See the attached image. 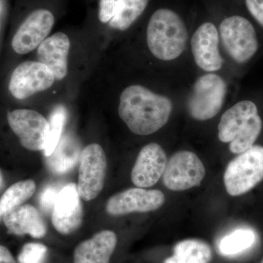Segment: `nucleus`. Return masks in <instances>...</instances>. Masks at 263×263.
<instances>
[{
    "instance_id": "nucleus-1",
    "label": "nucleus",
    "mask_w": 263,
    "mask_h": 263,
    "mask_svg": "<svg viewBox=\"0 0 263 263\" xmlns=\"http://www.w3.org/2000/svg\"><path fill=\"white\" fill-rule=\"evenodd\" d=\"M172 111L173 103L167 97L141 85L127 86L119 98V117L129 130L138 136L160 130L168 122Z\"/></svg>"
},
{
    "instance_id": "nucleus-2",
    "label": "nucleus",
    "mask_w": 263,
    "mask_h": 263,
    "mask_svg": "<svg viewBox=\"0 0 263 263\" xmlns=\"http://www.w3.org/2000/svg\"><path fill=\"white\" fill-rule=\"evenodd\" d=\"M187 27L175 10L162 8L152 15L146 30V43L151 53L162 62L177 60L186 48Z\"/></svg>"
},
{
    "instance_id": "nucleus-3",
    "label": "nucleus",
    "mask_w": 263,
    "mask_h": 263,
    "mask_svg": "<svg viewBox=\"0 0 263 263\" xmlns=\"http://www.w3.org/2000/svg\"><path fill=\"white\" fill-rule=\"evenodd\" d=\"M220 43L232 62L248 65L262 48V39L254 24L241 15H232L221 21L219 29Z\"/></svg>"
},
{
    "instance_id": "nucleus-4",
    "label": "nucleus",
    "mask_w": 263,
    "mask_h": 263,
    "mask_svg": "<svg viewBox=\"0 0 263 263\" xmlns=\"http://www.w3.org/2000/svg\"><path fill=\"white\" fill-rule=\"evenodd\" d=\"M263 180V146L255 145L239 154L227 166L224 183L230 196L245 195Z\"/></svg>"
},
{
    "instance_id": "nucleus-5",
    "label": "nucleus",
    "mask_w": 263,
    "mask_h": 263,
    "mask_svg": "<svg viewBox=\"0 0 263 263\" xmlns=\"http://www.w3.org/2000/svg\"><path fill=\"white\" fill-rule=\"evenodd\" d=\"M228 91L226 81L215 72L200 76L189 96V114L195 120L201 122L213 119L222 108Z\"/></svg>"
},
{
    "instance_id": "nucleus-6",
    "label": "nucleus",
    "mask_w": 263,
    "mask_h": 263,
    "mask_svg": "<svg viewBox=\"0 0 263 263\" xmlns=\"http://www.w3.org/2000/svg\"><path fill=\"white\" fill-rule=\"evenodd\" d=\"M205 176V166L197 155L180 151L167 161L162 181L170 190L184 191L200 186Z\"/></svg>"
},
{
    "instance_id": "nucleus-7",
    "label": "nucleus",
    "mask_w": 263,
    "mask_h": 263,
    "mask_svg": "<svg viewBox=\"0 0 263 263\" xmlns=\"http://www.w3.org/2000/svg\"><path fill=\"white\" fill-rule=\"evenodd\" d=\"M106 170V156L101 146L92 143L85 147L81 152L77 185L83 200L89 201L100 195L105 183Z\"/></svg>"
},
{
    "instance_id": "nucleus-8",
    "label": "nucleus",
    "mask_w": 263,
    "mask_h": 263,
    "mask_svg": "<svg viewBox=\"0 0 263 263\" xmlns=\"http://www.w3.org/2000/svg\"><path fill=\"white\" fill-rule=\"evenodd\" d=\"M8 122L22 146L29 151H44L49 136V122L35 110L18 109L8 114Z\"/></svg>"
},
{
    "instance_id": "nucleus-9",
    "label": "nucleus",
    "mask_w": 263,
    "mask_h": 263,
    "mask_svg": "<svg viewBox=\"0 0 263 263\" xmlns=\"http://www.w3.org/2000/svg\"><path fill=\"white\" fill-rule=\"evenodd\" d=\"M55 77L52 71L39 62H22L12 73L9 91L15 99L24 100L53 86Z\"/></svg>"
},
{
    "instance_id": "nucleus-10",
    "label": "nucleus",
    "mask_w": 263,
    "mask_h": 263,
    "mask_svg": "<svg viewBox=\"0 0 263 263\" xmlns=\"http://www.w3.org/2000/svg\"><path fill=\"white\" fill-rule=\"evenodd\" d=\"M219 30L212 22H205L197 27L190 41L194 61L206 72H215L222 67Z\"/></svg>"
},
{
    "instance_id": "nucleus-11",
    "label": "nucleus",
    "mask_w": 263,
    "mask_h": 263,
    "mask_svg": "<svg viewBox=\"0 0 263 263\" xmlns=\"http://www.w3.org/2000/svg\"><path fill=\"white\" fill-rule=\"evenodd\" d=\"M164 202L165 197L160 190L132 188L110 197L106 211L112 216L154 212L162 207Z\"/></svg>"
},
{
    "instance_id": "nucleus-12",
    "label": "nucleus",
    "mask_w": 263,
    "mask_h": 263,
    "mask_svg": "<svg viewBox=\"0 0 263 263\" xmlns=\"http://www.w3.org/2000/svg\"><path fill=\"white\" fill-rule=\"evenodd\" d=\"M53 13L46 9L34 10L19 27L12 41V48L18 54H27L39 47L54 24Z\"/></svg>"
},
{
    "instance_id": "nucleus-13",
    "label": "nucleus",
    "mask_w": 263,
    "mask_h": 263,
    "mask_svg": "<svg viewBox=\"0 0 263 263\" xmlns=\"http://www.w3.org/2000/svg\"><path fill=\"white\" fill-rule=\"evenodd\" d=\"M77 185L68 183L60 190L52 210V222L55 229L62 235L74 233L81 226L82 205Z\"/></svg>"
},
{
    "instance_id": "nucleus-14",
    "label": "nucleus",
    "mask_w": 263,
    "mask_h": 263,
    "mask_svg": "<svg viewBox=\"0 0 263 263\" xmlns=\"http://www.w3.org/2000/svg\"><path fill=\"white\" fill-rule=\"evenodd\" d=\"M167 162V155L162 147L158 143H148L138 154L132 171V181L138 187L155 186L163 176Z\"/></svg>"
},
{
    "instance_id": "nucleus-15",
    "label": "nucleus",
    "mask_w": 263,
    "mask_h": 263,
    "mask_svg": "<svg viewBox=\"0 0 263 263\" xmlns=\"http://www.w3.org/2000/svg\"><path fill=\"white\" fill-rule=\"evenodd\" d=\"M70 41L63 32H57L46 38L37 48V62L48 67L56 80L65 79L68 71Z\"/></svg>"
},
{
    "instance_id": "nucleus-16",
    "label": "nucleus",
    "mask_w": 263,
    "mask_h": 263,
    "mask_svg": "<svg viewBox=\"0 0 263 263\" xmlns=\"http://www.w3.org/2000/svg\"><path fill=\"white\" fill-rule=\"evenodd\" d=\"M258 114V105L252 99H243L235 103L221 116L218 125L219 141L224 143L233 141L249 121Z\"/></svg>"
},
{
    "instance_id": "nucleus-17",
    "label": "nucleus",
    "mask_w": 263,
    "mask_h": 263,
    "mask_svg": "<svg viewBox=\"0 0 263 263\" xmlns=\"http://www.w3.org/2000/svg\"><path fill=\"white\" fill-rule=\"evenodd\" d=\"M117 245V236L113 231L99 232L77 246L73 263H109Z\"/></svg>"
},
{
    "instance_id": "nucleus-18",
    "label": "nucleus",
    "mask_w": 263,
    "mask_h": 263,
    "mask_svg": "<svg viewBox=\"0 0 263 263\" xmlns=\"http://www.w3.org/2000/svg\"><path fill=\"white\" fill-rule=\"evenodd\" d=\"M8 233L15 235H29L42 238L47 228L37 209L32 205H22L8 213L3 219Z\"/></svg>"
},
{
    "instance_id": "nucleus-19",
    "label": "nucleus",
    "mask_w": 263,
    "mask_h": 263,
    "mask_svg": "<svg viewBox=\"0 0 263 263\" xmlns=\"http://www.w3.org/2000/svg\"><path fill=\"white\" fill-rule=\"evenodd\" d=\"M81 144L71 133L63 135L51 155L46 157V164L53 174L62 175L71 171L80 161Z\"/></svg>"
},
{
    "instance_id": "nucleus-20",
    "label": "nucleus",
    "mask_w": 263,
    "mask_h": 263,
    "mask_svg": "<svg viewBox=\"0 0 263 263\" xmlns=\"http://www.w3.org/2000/svg\"><path fill=\"white\" fill-rule=\"evenodd\" d=\"M36 184L32 180H25L13 183L0 198V222L5 215L20 206L32 196Z\"/></svg>"
},
{
    "instance_id": "nucleus-21",
    "label": "nucleus",
    "mask_w": 263,
    "mask_h": 263,
    "mask_svg": "<svg viewBox=\"0 0 263 263\" xmlns=\"http://www.w3.org/2000/svg\"><path fill=\"white\" fill-rule=\"evenodd\" d=\"M174 255L183 263H209L212 259V250L202 240H183L175 246Z\"/></svg>"
},
{
    "instance_id": "nucleus-22",
    "label": "nucleus",
    "mask_w": 263,
    "mask_h": 263,
    "mask_svg": "<svg viewBox=\"0 0 263 263\" xmlns=\"http://www.w3.org/2000/svg\"><path fill=\"white\" fill-rule=\"evenodd\" d=\"M256 235L250 229H238L223 237L219 245V252L226 257L237 255L253 246Z\"/></svg>"
},
{
    "instance_id": "nucleus-23",
    "label": "nucleus",
    "mask_w": 263,
    "mask_h": 263,
    "mask_svg": "<svg viewBox=\"0 0 263 263\" xmlns=\"http://www.w3.org/2000/svg\"><path fill=\"white\" fill-rule=\"evenodd\" d=\"M148 4V0H124L109 25L117 30H127L143 14Z\"/></svg>"
},
{
    "instance_id": "nucleus-24",
    "label": "nucleus",
    "mask_w": 263,
    "mask_h": 263,
    "mask_svg": "<svg viewBox=\"0 0 263 263\" xmlns=\"http://www.w3.org/2000/svg\"><path fill=\"white\" fill-rule=\"evenodd\" d=\"M263 129V120L259 114L254 116L245 128L230 142L229 149L232 153L239 155L255 144Z\"/></svg>"
},
{
    "instance_id": "nucleus-25",
    "label": "nucleus",
    "mask_w": 263,
    "mask_h": 263,
    "mask_svg": "<svg viewBox=\"0 0 263 263\" xmlns=\"http://www.w3.org/2000/svg\"><path fill=\"white\" fill-rule=\"evenodd\" d=\"M67 119V112L63 106H57L52 111L50 117L49 122V136L47 144L44 149V155L46 157L51 155L52 152L56 148L62 136L64 126H65Z\"/></svg>"
},
{
    "instance_id": "nucleus-26",
    "label": "nucleus",
    "mask_w": 263,
    "mask_h": 263,
    "mask_svg": "<svg viewBox=\"0 0 263 263\" xmlns=\"http://www.w3.org/2000/svg\"><path fill=\"white\" fill-rule=\"evenodd\" d=\"M48 249L40 243H29L22 247L18 263H46Z\"/></svg>"
},
{
    "instance_id": "nucleus-27",
    "label": "nucleus",
    "mask_w": 263,
    "mask_h": 263,
    "mask_svg": "<svg viewBox=\"0 0 263 263\" xmlns=\"http://www.w3.org/2000/svg\"><path fill=\"white\" fill-rule=\"evenodd\" d=\"M124 0H100L99 19L102 23H109L120 10Z\"/></svg>"
},
{
    "instance_id": "nucleus-28",
    "label": "nucleus",
    "mask_w": 263,
    "mask_h": 263,
    "mask_svg": "<svg viewBox=\"0 0 263 263\" xmlns=\"http://www.w3.org/2000/svg\"><path fill=\"white\" fill-rule=\"evenodd\" d=\"M60 190L55 185H49L43 190L40 195V206L44 212H50L53 210Z\"/></svg>"
},
{
    "instance_id": "nucleus-29",
    "label": "nucleus",
    "mask_w": 263,
    "mask_h": 263,
    "mask_svg": "<svg viewBox=\"0 0 263 263\" xmlns=\"http://www.w3.org/2000/svg\"><path fill=\"white\" fill-rule=\"evenodd\" d=\"M245 3L249 15L263 29V0H245Z\"/></svg>"
},
{
    "instance_id": "nucleus-30",
    "label": "nucleus",
    "mask_w": 263,
    "mask_h": 263,
    "mask_svg": "<svg viewBox=\"0 0 263 263\" xmlns=\"http://www.w3.org/2000/svg\"><path fill=\"white\" fill-rule=\"evenodd\" d=\"M0 263H18L9 249L2 245H0Z\"/></svg>"
},
{
    "instance_id": "nucleus-31",
    "label": "nucleus",
    "mask_w": 263,
    "mask_h": 263,
    "mask_svg": "<svg viewBox=\"0 0 263 263\" xmlns=\"http://www.w3.org/2000/svg\"><path fill=\"white\" fill-rule=\"evenodd\" d=\"M163 263H183L181 262L180 259H178L177 257H175L173 255L172 257H167L165 260L164 261Z\"/></svg>"
},
{
    "instance_id": "nucleus-32",
    "label": "nucleus",
    "mask_w": 263,
    "mask_h": 263,
    "mask_svg": "<svg viewBox=\"0 0 263 263\" xmlns=\"http://www.w3.org/2000/svg\"><path fill=\"white\" fill-rule=\"evenodd\" d=\"M3 183H4V178H3V173L0 170V189L3 187Z\"/></svg>"
},
{
    "instance_id": "nucleus-33",
    "label": "nucleus",
    "mask_w": 263,
    "mask_h": 263,
    "mask_svg": "<svg viewBox=\"0 0 263 263\" xmlns=\"http://www.w3.org/2000/svg\"><path fill=\"white\" fill-rule=\"evenodd\" d=\"M260 263H263V258H262V260H261Z\"/></svg>"
}]
</instances>
